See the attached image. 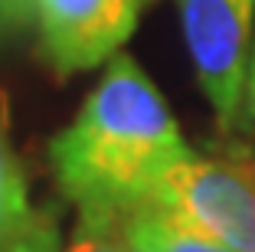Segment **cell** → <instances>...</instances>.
<instances>
[{"label":"cell","instance_id":"1","mask_svg":"<svg viewBox=\"0 0 255 252\" xmlns=\"http://www.w3.org/2000/svg\"><path fill=\"white\" fill-rule=\"evenodd\" d=\"M193 154L157 85L128 52L112 56L75 121L49 141V167L79 216H128Z\"/></svg>","mask_w":255,"mask_h":252},{"label":"cell","instance_id":"2","mask_svg":"<svg viewBox=\"0 0 255 252\" xmlns=\"http://www.w3.org/2000/svg\"><path fill=\"white\" fill-rule=\"evenodd\" d=\"M196 82L223 128H236L255 39V0H177Z\"/></svg>","mask_w":255,"mask_h":252},{"label":"cell","instance_id":"3","mask_svg":"<svg viewBox=\"0 0 255 252\" xmlns=\"http://www.w3.org/2000/svg\"><path fill=\"white\" fill-rule=\"evenodd\" d=\"M154 203L187 220L233 252H255V177L229 157L180 161L154 193Z\"/></svg>","mask_w":255,"mask_h":252},{"label":"cell","instance_id":"4","mask_svg":"<svg viewBox=\"0 0 255 252\" xmlns=\"http://www.w3.org/2000/svg\"><path fill=\"white\" fill-rule=\"evenodd\" d=\"M150 0H36L39 46L56 75L95 69L134 33Z\"/></svg>","mask_w":255,"mask_h":252},{"label":"cell","instance_id":"5","mask_svg":"<svg viewBox=\"0 0 255 252\" xmlns=\"http://www.w3.org/2000/svg\"><path fill=\"white\" fill-rule=\"evenodd\" d=\"M36 210L30 207V184L23 161L16 157L10 141V108L7 95L0 92V252H10L26 226L33 223Z\"/></svg>","mask_w":255,"mask_h":252},{"label":"cell","instance_id":"6","mask_svg":"<svg viewBox=\"0 0 255 252\" xmlns=\"http://www.w3.org/2000/svg\"><path fill=\"white\" fill-rule=\"evenodd\" d=\"M128 233L144 243H150L157 252H233L219 239L206 236L203 230L190 226L187 220L173 216L160 203H144L128 216Z\"/></svg>","mask_w":255,"mask_h":252},{"label":"cell","instance_id":"7","mask_svg":"<svg viewBox=\"0 0 255 252\" xmlns=\"http://www.w3.org/2000/svg\"><path fill=\"white\" fill-rule=\"evenodd\" d=\"M66 252H131L128 220L121 216H79Z\"/></svg>","mask_w":255,"mask_h":252},{"label":"cell","instance_id":"8","mask_svg":"<svg viewBox=\"0 0 255 252\" xmlns=\"http://www.w3.org/2000/svg\"><path fill=\"white\" fill-rule=\"evenodd\" d=\"M10 252H59V223L56 210H36L33 223Z\"/></svg>","mask_w":255,"mask_h":252},{"label":"cell","instance_id":"9","mask_svg":"<svg viewBox=\"0 0 255 252\" xmlns=\"http://www.w3.org/2000/svg\"><path fill=\"white\" fill-rule=\"evenodd\" d=\"M36 20V0H0V39Z\"/></svg>","mask_w":255,"mask_h":252},{"label":"cell","instance_id":"10","mask_svg":"<svg viewBox=\"0 0 255 252\" xmlns=\"http://www.w3.org/2000/svg\"><path fill=\"white\" fill-rule=\"evenodd\" d=\"M236 128L255 134V39H252V56H249V72H246V89H242V105Z\"/></svg>","mask_w":255,"mask_h":252},{"label":"cell","instance_id":"11","mask_svg":"<svg viewBox=\"0 0 255 252\" xmlns=\"http://www.w3.org/2000/svg\"><path fill=\"white\" fill-rule=\"evenodd\" d=\"M128 239H131V252H157L150 243H144V239H137V236H131L128 233Z\"/></svg>","mask_w":255,"mask_h":252}]
</instances>
